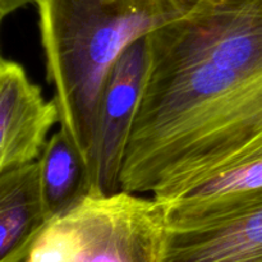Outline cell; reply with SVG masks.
I'll use <instances>...</instances> for the list:
<instances>
[{
    "mask_svg": "<svg viewBox=\"0 0 262 262\" xmlns=\"http://www.w3.org/2000/svg\"><path fill=\"white\" fill-rule=\"evenodd\" d=\"M196 0H37L46 79L60 127L89 165L100 100L118 58Z\"/></svg>",
    "mask_w": 262,
    "mask_h": 262,
    "instance_id": "obj_1",
    "label": "cell"
},
{
    "mask_svg": "<svg viewBox=\"0 0 262 262\" xmlns=\"http://www.w3.org/2000/svg\"><path fill=\"white\" fill-rule=\"evenodd\" d=\"M165 230L163 202L120 191L51 220L36 250L41 262H160Z\"/></svg>",
    "mask_w": 262,
    "mask_h": 262,
    "instance_id": "obj_2",
    "label": "cell"
},
{
    "mask_svg": "<svg viewBox=\"0 0 262 262\" xmlns=\"http://www.w3.org/2000/svg\"><path fill=\"white\" fill-rule=\"evenodd\" d=\"M36 2L37 0H0V17L5 18L8 14H12L19 8Z\"/></svg>",
    "mask_w": 262,
    "mask_h": 262,
    "instance_id": "obj_9",
    "label": "cell"
},
{
    "mask_svg": "<svg viewBox=\"0 0 262 262\" xmlns=\"http://www.w3.org/2000/svg\"><path fill=\"white\" fill-rule=\"evenodd\" d=\"M60 120L55 99L46 101L19 63L0 60V173L35 163Z\"/></svg>",
    "mask_w": 262,
    "mask_h": 262,
    "instance_id": "obj_5",
    "label": "cell"
},
{
    "mask_svg": "<svg viewBox=\"0 0 262 262\" xmlns=\"http://www.w3.org/2000/svg\"><path fill=\"white\" fill-rule=\"evenodd\" d=\"M160 262H262V189L181 222H166Z\"/></svg>",
    "mask_w": 262,
    "mask_h": 262,
    "instance_id": "obj_4",
    "label": "cell"
},
{
    "mask_svg": "<svg viewBox=\"0 0 262 262\" xmlns=\"http://www.w3.org/2000/svg\"><path fill=\"white\" fill-rule=\"evenodd\" d=\"M150 66L148 35L128 46L113 67L97 113L89 161L91 196L120 192V176L130 129Z\"/></svg>",
    "mask_w": 262,
    "mask_h": 262,
    "instance_id": "obj_3",
    "label": "cell"
},
{
    "mask_svg": "<svg viewBox=\"0 0 262 262\" xmlns=\"http://www.w3.org/2000/svg\"><path fill=\"white\" fill-rule=\"evenodd\" d=\"M38 183L49 222L91 196V174L82 154L63 127L48 140L37 159Z\"/></svg>",
    "mask_w": 262,
    "mask_h": 262,
    "instance_id": "obj_8",
    "label": "cell"
},
{
    "mask_svg": "<svg viewBox=\"0 0 262 262\" xmlns=\"http://www.w3.org/2000/svg\"><path fill=\"white\" fill-rule=\"evenodd\" d=\"M262 189V133L227 166L176 197L160 201L168 222H181Z\"/></svg>",
    "mask_w": 262,
    "mask_h": 262,
    "instance_id": "obj_7",
    "label": "cell"
},
{
    "mask_svg": "<svg viewBox=\"0 0 262 262\" xmlns=\"http://www.w3.org/2000/svg\"><path fill=\"white\" fill-rule=\"evenodd\" d=\"M37 161L0 173V262H23L49 224Z\"/></svg>",
    "mask_w": 262,
    "mask_h": 262,
    "instance_id": "obj_6",
    "label": "cell"
}]
</instances>
